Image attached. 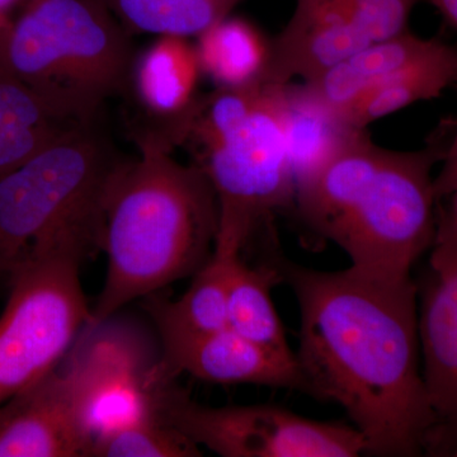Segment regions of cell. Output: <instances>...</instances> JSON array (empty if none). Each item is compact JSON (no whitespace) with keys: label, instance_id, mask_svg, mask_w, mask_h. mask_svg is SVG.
I'll return each mask as SVG.
<instances>
[{"label":"cell","instance_id":"cell-5","mask_svg":"<svg viewBox=\"0 0 457 457\" xmlns=\"http://www.w3.org/2000/svg\"><path fill=\"white\" fill-rule=\"evenodd\" d=\"M104 0H29L0 33V69L79 122L129 86L135 54Z\"/></svg>","mask_w":457,"mask_h":457},{"label":"cell","instance_id":"cell-11","mask_svg":"<svg viewBox=\"0 0 457 457\" xmlns=\"http://www.w3.org/2000/svg\"><path fill=\"white\" fill-rule=\"evenodd\" d=\"M420 356L435 416L426 455L457 453V263H429L418 308Z\"/></svg>","mask_w":457,"mask_h":457},{"label":"cell","instance_id":"cell-3","mask_svg":"<svg viewBox=\"0 0 457 457\" xmlns=\"http://www.w3.org/2000/svg\"><path fill=\"white\" fill-rule=\"evenodd\" d=\"M139 149V158L123 159L108 191L101 237L106 281L87 327L195 275L218 236V198L203 168L179 163L167 150Z\"/></svg>","mask_w":457,"mask_h":457},{"label":"cell","instance_id":"cell-10","mask_svg":"<svg viewBox=\"0 0 457 457\" xmlns=\"http://www.w3.org/2000/svg\"><path fill=\"white\" fill-rule=\"evenodd\" d=\"M163 354L158 375L168 383L188 374L221 385H262L305 393L296 353L279 352L245 338L231 328L207 335L161 333Z\"/></svg>","mask_w":457,"mask_h":457},{"label":"cell","instance_id":"cell-14","mask_svg":"<svg viewBox=\"0 0 457 457\" xmlns=\"http://www.w3.org/2000/svg\"><path fill=\"white\" fill-rule=\"evenodd\" d=\"M90 446L60 366L0 404V457H83Z\"/></svg>","mask_w":457,"mask_h":457},{"label":"cell","instance_id":"cell-18","mask_svg":"<svg viewBox=\"0 0 457 457\" xmlns=\"http://www.w3.org/2000/svg\"><path fill=\"white\" fill-rule=\"evenodd\" d=\"M278 284H282L281 275L272 260L253 267L240 254L228 279V326L251 341L290 353L294 351L270 296V290Z\"/></svg>","mask_w":457,"mask_h":457},{"label":"cell","instance_id":"cell-6","mask_svg":"<svg viewBox=\"0 0 457 457\" xmlns=\"http://www.w3.org/2000/svg\"><path fill=\"white\" fill-rule=\"evenodd\" d=\"M60 254L29 255L7 273L0 314V404L59 368L90 321L79 269Z\"/></svg>","mask_w":457,"mask_h":457},{"label":"cell","instance_id":"cell-21","mask_svg":"<svg viewBox=\"0 0 457 457\" xmlns=\"http://www.w3.org/2000/svg\"><path fill=\"white\" fill-rule=\"evenodd\" d=\"M200 447L182 432L156 417L93 441L89 456L195 457Z\"/></svg>","mask_w":457,"mask_h":457},{"label":"cell","instance_id":"cell-20","mask_svg":"<svg viewBox=\"0 0 457 457\" xmlns=\"http://www.w3.org/2000/svg\"><path fill=\"white\" fill-rule=\"evenodd\" d=\"M122 26L137 32L198 37L245 0H104Z\"/></svg>","mask_w":457,"mask_h":457},{"label":"cell","instance_id":"cell-4","mask_svg":"<svg viewBox=\"0 0 457 457\" xmlns=\"http://www.w3.org/2000/svg\"><path fill=\"white\" fill-rule=\"evenodd\" d=\"M123 159L80 123L0 179V275L29 255L83 261L101 251L104 207Z\"/></svg>","mask_w":457,"mask_h":457},{"label":"cell","instance_id":"cell-1","mask_svg":"<svg viewBox=\"0 0 457 457\" xmlns=\"http://www.w3.org/2000/svg\"><path fill=\"white\" fill-rule=\"evenodd\" d=\"M300 312L297 362L309 395L343 408L366 455H426L435 416L420 356L418 286L273 255Z\"/></svg>","mask_w":457,"mask_h":457},{"label":"cell","instance_id":"cell-24","mask_svg":"<svg viewBox=\"0 0 457 457\" xmlns=\"http://www.w3.org/2000/svg\"><path fill=\"white\" fill-rule=\"evenodd\" d=\"M75 126L27 129L0 125V179L26 163L33 155Z\"/></svg>","mask_w":457,"mask_h":457},{"label":"cell","instance_id":"cell-12","mask_svg":"<svg viewBox=\"0 0 457 457\" xmlns=\"http://www.w3.org/2000/svg\"><path fill=\"white\" fill-rule=\"evenodd\" d=\"M200 74L196 47L188 38L159 36L135 56L129 86L147 117L146 125L135 132L137 146L171 152L185 143L189 119L200 97Z\"/></svg>","mask_w":457,"mask_h":457},{"label":"cell","instance_id":"cell-26","mask_svg":"<svg viewBox=\"0 0 457 457\" xmlns=\"http://www.w3.org/2000/svg\"><path fill=\"white\" fill-rule=\"evenodd\" d=\"M437 200L457 189V125L450 132L446 150L441 161L440 173L433 182Z\"/></svg>","mask_w":457,"mask_h":457},{"label":"cell","instance_id":"cell-15","mask_svg":"<svg viewBox=\"0 0 457 457\" xmlns=\"http://www.w3.org/2000/svg\"><path fill=\"white\" fill-rule=\"evenodd\" d=\"M441 42L420 37L408 29L392 38L371 42L317 79L300 84L319 104L339 110L431 55Z\"/></svg>","mask_w":457,"mask_h":457},{"label":"cell","instance_id":"cell-17","mask_svg":"<svg viewBox=\"0 0 457 457\" xmlns=\"http://www.w3.org/2000/svg\"><path fill=\"white\" fill-rule=\"evenodd\" d=\"M453 84H457V47L442 41L431 55L335 112L350 128L365 130L403 108L438 97Z\"/></svg>","mask_w":457,"mask_h":457},{"label":"cell","instance_id":"cell-27","mask_svg":"<svg viewBox=\"0 0 457 457\" xmlns=\"http://www.w3.org/2000/svg\"><path fill=\"white\" fill-rule=\"evenodd\" d=\"M445 20L457 29V0H431Z\"/></svg>","mask_w":457,"mask_h":457},{"label":"cell","instance_id":"cell-2","mask_svg":"<svg viewBox=\"0 0 457 457\" xmlns=\"http://www.w3.org/2000/svg\"><path fill=\"white\" fill-rule=\"evenodd\" d=\"M450 132L411 152L378 145L368 129L352 132L296 183L293 213L314 240L345 252L352 269L411 278L435 237L432 171L444 158Z\"/></svg>","mask_w":457,"mask_h":457},{"label":"cell","instance_id":"cell-22","mask_svg":"<svg viewBox=\"0 0 457 457\" xmlns=\"http://www.w3.org/2000/svg\"><path fill=\"white\" fill-rule=\"evenodd\" d=\"M55 102L0 69V125L27 129L79 125Z\"/></svg>","mask_w":457,"mask_h":457},{"label":"cell","instance_id":"cell-8","mask_svg":"<svg viewBox=\"0 0 457 457\" xmlns=\"http://www.w3.org/2000/svg\"><path fill=\"white\" fill-rule=\"evenodd\" d=\"M156 414L198 447L224 457H353L366 453L356 427L299 416L270 404L207 407L171 381Z\"/></svg>","mask_w":457,"mask_h":457},{"label":"cell","instance_id":"cell-25","mask_svg":"<svg viewBox=\"0 0 457 457\" xmlns=\"http://www.w3.org/2000/svg\"><path fill=\"white\" fill-rule=\"evenodd\" d=\"M429 263H457V189L437 200Z\"/></svg>","mask_w":457,"mask_h":457},{"label":"cell","instance_id":"cell-28","mask_svg":"<svg viewBox=\"0 0 457 457\" xmlns=\"http://www.w3.org/2000/svg\"><path fill=\"white\" fill-rule=\"evenodd\" d=\"M20 0H0V33L11 25V12L16 7Z\"/></svg>","mask_w":457,"mask_h":457},{"label":"cell","instance_id":"cell-29","mask_svg":"<svg viewBox=\"0 0 457 457\" xmlns=\"http://www.w3.org/2000/svg\"><path fill=\"white\" fill-rule=\"evenodd\" d=\"M455 456H457V453H455Z\"/></svg>","mask_w":457,"mask_h":457},{"label":"cell","instance_id":"cell-19","mask_svg":"<svg viewBox=\"0 0 457 457\" xmlns=\"http://www.w3.org/2000/svg\"><path fill=\"white\" fill-rule=\"evenodd\" d=\"M201 71L218 88L260 82L269 60L270 41L242 18L227 17L197 37Z\"/></svg>","mask_w":457,"mask_h":457},{"label":"cell","instance_id":"cell-16","mask_svg":"<svg viewBox=\"0 0 457 457\" xmlns=\"http://www.w3.org/2000/svg\"><path fill=\"white\" fill-rule=\"evenodd\" d=\"M245 246L239 237L218 231L212 253L195 273L188 290L176 302L150 303L159 332L198 336L228 327V279Z\"/></svg>","mask_w":457,"mask_h":457},{"label":"cell","instance_id":"cell-7","mask_svg":"<svg viewBox=\"0 0 457 457\" xmlns=\"http://www.w3.org/2000/svg\"><path fill=\"white\" fill-rule=\"evenodd\" d=\"M284 84L264 82L251 113L237 128L197 152L218 198L219 231L249 242L276 216L293 212L296 179L282 116Z\"/></svg>","mask_w":457,"mask_h":457},{"label":"cell","instance_id":"cell-9","mask_svg":"<svg viewBox=\"0 0 457 457\" xmlns=\"http://www.w3.org/2000/svg\"><path fill=\"white\" fill-rule=\"evenodd\" d=\"M64 368L75 408L90 442L158 417L163 385L158 363L134 328L112 323L87 327Z\"/></svg>","mask_w":457,"mask_h":457},{"label":"cell","instance_id":"cell-23","mask_svg":"<svg viewBox=\"0 0 457 457\" xmlns=\"http://www.w3.org/2000/svg\"><path fill=\"white\" fill-rule=\"evenodd\" d=\"M420 0H347L361 31L370 42L383 41L408 31Z\"/></svg>","mask_w":457,"mask_h":457},{"label":"cell","instance_id":"cell-13","mask_svg":"<svg viewBox=\"0 0 457 457\" xmlns=\"http://www.w3.org/2000/svg\"><path fill=\"white\" fill-rule=\"evenodd\" d=\"M370 44L347 0H295L290 20L270 41L261 80L312 82Z\"/></svg>","mask_w":457,"mask_h":457}]
</instances>
